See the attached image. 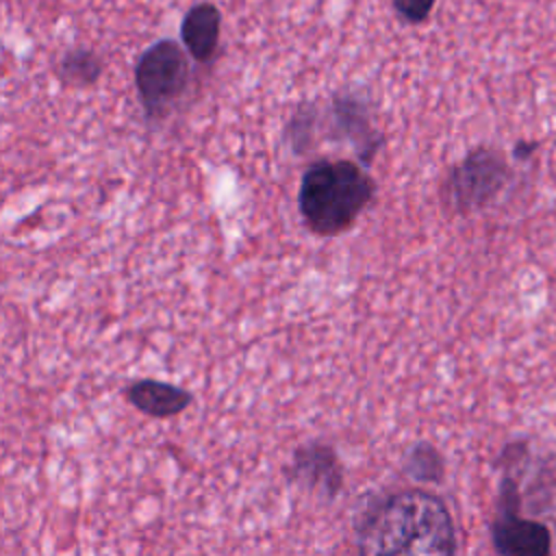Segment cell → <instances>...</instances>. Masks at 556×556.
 <instances>
[{"mask_svg": "<svg viewBox=\"0 0 556 556\" xmlns=\"http://www.w3.org/2000/svg\"><path fill=\"white\" fill-rule=\"evenodd\" d=\"M361 554H456V528L445 502L426 489H404L369 502L354 523Z\"/></svg>", "mask_w": 556, "mask_h": 556, "instance_id": "6da1fadb", "label": "cell"}, {"mask_svg": "<svg viewBox=\"0 0 556 556\" xmlns=\"http://www.w3.org/2000/svg\"><path fill=\"white\" fill-rule=\"evenodd\" d=\"M376 195V180L350 159L313 161L300 180L298 211L319 237H334L354 226Z\"/></svg>", "mask_w": 556, "mask_h": 556, "instance_id": "7a4b0ae2", "label": "cell"}, {"mask_svg": "<svg viewBox=\"0 0 556 556\" xmlns=\"http://www.w3.org/2000/svg\"><path fill=\"white\" fill-rule=\"evenodd\" d=\"M174 39L150 43L135 63V87L150 122L167 115L189 85V59Z\"/></svg>", "mask_w": 556, "mask_h": 556, "instance_id": "3957f363", "label": "cell"}, {"mask_svg": "<svg viewBox=\"0 0 556 556\" xmlns=\"http://www.w3.org/2000/svg\"><path fill=\"white\" fill-rule=\"evenodd\" d=\"M506 182L508 165L504 156L493 148H476L450 169L443 198L454 213L467 215L491 204Z\"/></svg>", "mask_w": 556, "mask_h": 556, "instance_id": "277c9868", "label": "cell"}, {"mask_svg": "<svg viewBox=\"0 0 556 556\" xmlns=\"http://www.w3.org/2000/svg\"><path fill=\"white\" fill-rule=\"evenodd\" d=\"M493 547L500 554L543 556L552 547L547 526L519 515V491L510 478L502 480L497 495V515L491 523Z\"/></svg>", "mask_w": 556, "mask_h": 556, "instance_id": "5b68a950", "label": "cell"}, {"mask_svg": "<svg viewBox=\"0 0 556 556\" xmlns=\"http://www.w3.org/2000/svg\"><path fill=\"white\" fill-rule=\"evenodd\" d=\"M287 478L308 493L334 500L343 489L345 471L332 445L324 441H306L293 450L291 463L287 465Z\"/></svg>", "mask_w": 556, "mask_h": 556, "instance_id": "8992f818", "label": "cell"}, {"mask_svg": "<svg viewBox=\"0 0 556 556\" xmlns=\"http://www.w3.org/2000/svg\"><path fill=\"white\" fill-rule=\"evenodd\" d=\"M330 135L343 141H350L358 161L369 165L376 152L382 148V132L371 124L367 102L352 93L339 91L332 96L328 106Z\"/></svg>", "mask_w": 556, "mask_h": 556, "instance_id": "52a82bcc", "label": "cell"}, {"mask_svg": "<svg viewBox=\"0 0 556 556\" xmlns=\"http://www.w3.org/2000/svg\"><path fill=\"white\" fill-rule=\"evenodd\" d=\"M124 397L132 408L154 419L176 417L182 410H187L193 402V393L187 391L185 387L154 378L132 380L124 389Z\"/></svg>", "mask_w": 556, "mask_h": 556, "instance_id": "ba28073f", "label": "cell"}, {"mask_svg": "<svg viewBox=\"0 0 556 556\" xmlns=\"http://www.w3.org/2000/svg\"><path fill=\"white\" fill-rule=\"evenodd\" d=\"M222 13L213 2L193 4L180 22V39L189 56L198 63H208L219 46Z\"/></svg>", "mask_w": 556, "mask_h": 556, "instance_id": "9c48e42d", "label": "cell"}, {"mask_svg": "<svg viewBox=\"0 0 556 556\" xmlns=\"http://www.w3.org/2000/svg\"><path fill=\"white\" fill-rule=\"evenodd\" d=\"M402 471L417 484H439L445 476V460L432 443L417 441L404 454Z\"/></svg>", "mask_w": 556, "mask_h": 556, "instance_id": "30bf717a", "label": "cell"}, {"mask_svg": "<svg viewBox=\"0 0 556 556\" xmlns=\"http://www.w3.org/2000/svg\"><path fill=\"white\" fill-rule=\"evenodd\" d=\"M102 70H104V63L93 50L72 48L61 56L56 74L70 87H89L98 83V78L102 76Z\"/></svg>", "mask_w": 556, "mask_h": 556, "instance_id": "8fae6325", "label": "cell"}, {"mask_svg": "<svg viewBox=\"0 0 556 556\" xmlns=\"http://www.w3.org/2000/svg\"><path fill=\"white\" fill-rule=\"evenodd\" d=\"M319 109L313 102L300 104L285 126V141L295 154H306L315 146Z\"/></svg>", "mask_w": 556, "mask_h": 556, "instance_id": "7c38bea8", "label": "cell"}, {"mask_svg": "<svg viewBox=\"0 0 556 556\" xmlns=\"http://www.w3.org/2000/svg\"><path fill=\"white\" fill-rule=\"evenodd\" d=\"M437 0H393L395 15L406 24H421L428 20Z\"/></svg>", "mask_w": 556, "mask_h": 556, "instance_id": "4fadbf2b", "label": "cell"}]
</instances>
